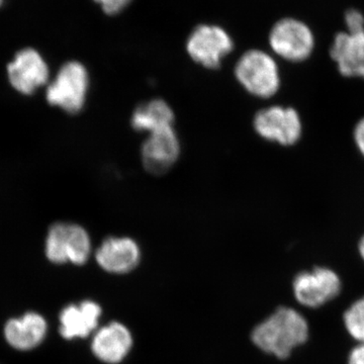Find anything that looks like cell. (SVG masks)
<instances>
[{
  "label": "cell",
  "instance_id": "cell-4",
  "mask_svg": "<svg viewBox=\"0 0 364 364\" xmlns=\"http://www.w3.org/2000/svg\"><path fill=\"white\" fill-rule=\"evenodd\" d=\"M45 251L48 259L56 264H85L91 251L90 235L79 225L57 223L49 230Z\"/></svg>",
  "mask_w": 364,
  "mask_h": 364
},
{
  "label": "cell",
  "instance_id": "cell-2",
  "mask_svg": "<svg viewBox=\"0 0 364 364\" xmlns=\"http://www.w3.org/2000/svg\"><path fill=\"white\" fill-rule=\"evenodd\" d=\"M234 75L249 95L264 100L277 95L282 83L275 60L267 52L257 49L242 55L235 66Z\"/></svg>",
  "mask_w": 364,
  "mask_h": 364
},
{
  "label": "cell",
  "instance_id": "cell-3",
  "mask_svg": "<svg viewBox=\"0 0 364 364\" xmlns=\"http://www.w3.org/2000/svg\"><path fill=\"white\" fill-rule=\"evenodd\" d=\"M90 83V74L85 66L80 62H68L62 66L48 87L46 97L50 105L68 114H78L85 107Z\"/></svg>",
  "mask_w": 364,
  "mask_h": 364
},
{
  "label": "cell",
  "instance_id": "cell-5",
  "mask_svg": "<svg viewBox=\"0 0 364 364\" xmlns=\"http://www.w3.org/2000/svg\"><path fill=\"white\" fill-rule=\"evenodd\" d=\"M342 291L338 273L317 267L298 273L293 280L294 299L306 308L318 309L337 298Z\"/></svg>",
  "mask_w": 364,
  "mask_h": 364
},
{
  "label": "cell",
  "instance_id": "cell-6",
  "mask_svg": "<svg viewBox=\"0 0 364 364\" xmlns=\"http://www.w3.org/2000/svg\"><path fill=\"white\" fill-rule=\"evenodd\" d=\"M268 42L274 54L294 63L306 61L315 49L312 30L303 21L291 18H282L272 26Z\"/></svg>",
  "mask_w": 364,
  "mask_h": 364
},
{
  "label": "cell",
  "instance_id": "cell-20",
  "mask_svg": "<svg viewBox=\"0 0 364 364\" xmlns=\"http://www.w3.org/2000/svg\"><path fill=\"white\" fill-rule=\"evenodd\" d=\"M347 364H364V343H358L351 349Z\"/></svg>",
  "mask_w": 364,
  "mask_h": 364
},
{
  "label": "cell",
  "instance_id": "cell-14",
  "mask_svg": "<svg viewBox=\"0 0 364 364\" xmlns=\"http://www.w3.org/2000/svg\"><path fill=\"white\" fill-rule=\"evenodd\" d=\"M102 308L92 301L63 309L59 316L60 334L64 339L86 338L97 329Z\"/></svg>",
  "mask_w": 364,
  "mask_h": 364
},
{
  "label": "cell",
  "instance_id": "cell-9",
  "mask_svg": "<svg viewBox=\"0 0 364 364\" xmlns=\"http://www.w3.org/2000/svg\"><path fill=\"white\" fill-rule=\"evenodd\" d=\"M181 149V140L174 127L148 134L141 147L144 168L154 176L164 174L178 160Z\"/></svg>",
  "mask_w": 364,
  "mask_h": 364
},
{
  "label": "cell",
  "instance_id": "cell-22",
  "mask_svg": "<svg viewBox=\"0 0 364 364\" xmlns=\"http://www.w3.org/2000/svg\"><path fill=\"white\" fill-rule=\"evenodd\" d=\"M358 252L360 257L364 261V235L361 237L360 241L358 243Z\"/></svg>",
  "mask_w": 364,
  "mask_h": 364
},
{
  "label": "cell",
  "instance_id": "cell-12",
  "mask_svg": "<svg viewBox=\"0 0 364 364\" xmlns=\"http://www.w3.org/2000/svg\"><path fill=\"white\" fill-rule=\"evenodd\" d=\"M330 55L341 75L364 78V32L337 33Z\"/></svg>",
  "mask_w": 364,
  "mask_h": 364
},
{
  "label": "cell",
  "instance_id": "cell-7",
  "mask_svg": "<svg viewBox=\"0 0 364 364\" xmlns=\"http://www.w3.org/2000/svg\"><path fill=\"white\" fill-rule=\"evenodd\" d=\"M234 49V42L226 30L219 26L200 25L186 42L188 56L208 70H217Z\"/></svg>",
  "mask_w": 364,
  "mask_h": 364
},
{
  "label": "cell",
  "instance_id": "cell-8",
  "mask_svg": "<svg viewBox=\"0 0 364 364\" xmlns=\"http://www.w3.org/2000/svg\"><path fill=\"white\" fill-rule=\"evenodd\" d=\"M253 128L261 138L282 146L294 145L303 133L299 112L293 107L280 105H272L256 112Z\"/></svg>",
  "mask_w": 364,
  "mask_h": 364
},
{
  "label": "cell",
  "instance_id": "cell-16",
  "mask_svg": "<svg viewBox=\"0 0 364 364\" xmlns=\"http://www.w3.org/2000/svg\"><path fill=\"white\" fill-rule=\"evenodd\" d=\"M176 114L171 105L162 98H153L138 105L131 116V127L139 133H153L173 127Z\"/></svg>",
  "mask_w": 364,
  "mask_h": 364
},
{
  "label": "cell",
  "instance_id": "cell-10",
  "mask_svg": "<svg viewBox=\"0 0 364 364\" xmlns=\"http://www.w3.org/2000/svg\"><path fill=\"white\" fill-rule=\"evenodd\" d=\"M11 85L23 95H32L44 85L49 76V69L39 53L33 49L21 50L7 66Z\"/></svg>",
  "mask_w": 364,
  "mask_h": 364
},
{
  "label": "cell",
  "instance_id": "cell-11",
  "mask_svg": "<svg viewBox=\"0 0 364 364\" xmlns=\"http://www.w3.org/2000/svg\"><path fill=\"white\" fill-rule=\"evenodd\" d=\"M140 258L138 244L129 237H109L95 252L98 265L105 272L116 274L132 272L139 264Z\"/></svg>",
  "mask_w": 364,
  "mask_h": 364
},
{
  "label": "cell",
  "instance_id": "cell-15",
  "mask_svg": "<svg viewBox=\"0 0 364 364\" xmlns=\"http://www.w3.org/2000/svg\"><path fill=\"white\" fill-rule=\"evenodd\" d=\"M47 329L45 318L40 314L30 312L21 318H11L4 326V337L14 349L32 350L42 343Z\"/></svg>",
  "mask_w": 364,
  "mask_h": 364
},
{
  "label": "cell",
  "instance_id": "cell-18",
  "mask_svg": "<svg viewBox=\"0 0 364 364\" xmlns=\"http://www.w3.org/2000/svg\"><path fill=\"white\" fill-rule=\"evenodd\" d=\"M345 25L350 33L364 32V16L356 9H350L345 14Z\"/></svg>",
  "mask_w": 364,
  "mask_h": 364
},
{
  "label": "cell",
  "instance_id": "cell-1",
  "mask_svg": "<svg viewBox=\"0 0 364 364\" xmlns=\"http://www.w3.org/2000/svg\"><path fill=\"white\" fill-rule=\"evenodd\" d=\"M310 336V326L299 311L279 306L254 328L251 339L265 353L284 360Z\"/></svg>",
  "mask_w": 364,
  "mask_h": 364
},
{
  "label": "cell",
  "instance_id": "cell-21",
  "mask_svg": "<svg viewBox=\"0 0 364 364\" xmlns=\"http://www.w3.org/2000/svg\"><path fill=\"white\" fill-rule=\"evenodd\" d=\"M353 136L356 147L364 157V117L356 124Z\"/></svg>",
  "mask_w": 364,
  "mask_h": 364
},
{
  "label": "cell",
  "instance_id": "cell-23",
  "mask_svg": "<svg viewBox=\"0 0 364 364\" xmlns=\"http://www.w3.org/2000/svg\"><path fill=\"white\" fill-rule=\"evenodd\" d=\"M2 0H0V6H1Z\"/></svg>",
  "mask_w": 364,
  "mask_h": 364
},
{
  "label": "cell",
  "instance_id": "cell-13",
  "mask_svg": "<svg viewBox=\"0 0 364 364\" xmlns=\"http://www.w3.org/2000/svg\"><path fill=\"white\" fill-rule=\"evenodd\" d=\"M132 345L133 338L128 328L114 322L95 333L91 349L102 363L117 364L128 355Z\"/></svg>",
  "mask_w": 364,
  "mask_h": 364
},
{
  "label": "cell",
  "instance_id": "cell-19",
  "mask_svg": "<svg viewBox=\"0 0 364 364\" xmlns=\"http://www.w3.org/2000/svg\"><path fill=\"white\" fill-rule=\"evenodd\" d=\"M95 2L100 4L102 11L107 14H117L130 4L131 0H95Z\"/></svg>",
  "mask_w": 364,
  "mask_h": 364
},
{
  "label": "cell",
  "instance_id": "cell-17",
  "mask_svg": "<svg viewBox=\"0 0 364 364\" xmlns=\"http://www.w3.org/2000/svg\"><path fill=\"white\" fill-rule=\"evenodd\" d=\"M343 324L352 339L364 343V296L354 301L343 314Z\"/></svg>",
  "mask_w": 364,
  "mask_h": 364
}]
</instances>
